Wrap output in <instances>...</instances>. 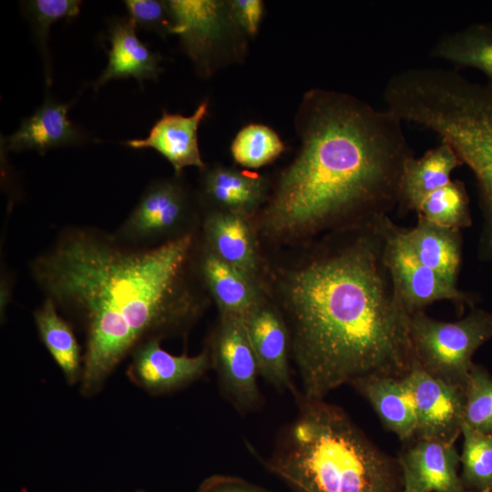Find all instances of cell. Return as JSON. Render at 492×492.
Masks as SVG:
<instances>
[{"label": "cell", "mask_w": 492, "mask_h": 492, "mask_svg": "<svg viewBox=\"0 0 492 492\" xmlns=\"http://www.w3.org/2000/svg\"><path fill=\"white\" fill-rule=\"evenodd\" d=\"M200 229L140 248L70 226L29 264L46 298L84 338L80 394L93 397L141 343L185 336L208 303Z\"/></svg>", "instance_id": "cell-1"}, {"label": "cell", "mask_w": 492, "mask_h": 492, "mask_svg": "<svg viewBox=\"0 0 492 492\" xmlns=\"http://www.w3.org/2000/svg\"><path fill=\"white\" fill-rule=\"evenodd\" d=\"M383 219L335 231L279 281L303 399L413 366L409 314L383 262Z\"/></svg>", "instance_id": "cell-2"}, {"label": "cell", "mask_w": 492, "mask_h": 492, "mask_svg": "<svg viewBox=\"0 0 492 492\" xmlns=\"http://www.w3.org/2000/svg\"><path fill=\"white\" fill-rule=\"evenodd\" d=\"M402 122L351 94L307 91L295 117L298 151L254 218L256 231L290 242L388 216L414 156Z\"/></svg>", "instance_id": "cell-3"}, {"label": "cell", "mask_w": 492, "mask_h": 492, "mask_svg": "<svg viewBox=\"0 0 492 492\" xmlns=\"http://www.w3.org/2000/svg\"><path fill=\"white\" fill-rule=\"evenodd\" d=\"M383 99L402 121L436 133L471 169L483 215L478 256L492 261V86L456 71L415 67L390 77Z\"/></svg>", "instance_id": "cell-4"}, {"label": "cell", "mask_w": 492, "mask_h": 492, "mask_svg": "<svg viewBox=\"0 0 492 492\" xmlns=\"http://www.w3.org/2000/svg\"><path fill=\"white\" fill-rule=\"evenodd\" d=\"M296 419L272 455L260 457L294 492H398V476L340 407L300 396Z\"/></svg>", "instance_id": "cell-5"}, {"label": "cell", "mask_w": 492, "mask_h": 492, "mask_svg": "<svg viewBox=\"0 0 492 492\" xmlns=\"http://www.w3.org/2000/svg\"><path fill=\"white\" fill-rule=\"evenodd\" d=\"M415 361L427 373L463 387L477 350L492 339V313L473 307L464 318L441 322L424 311L409 315Z\"/></svg>", "instance_id": "cell-6"}, {"label": "cell", "mask_w": 492, "mask_h": 492, "mask_svg": "<svg viewBox=\"0 0 492 492\" xmlns=\"http://www.w3.org/2000/svg\"><path fill=\"white\" fill-rule=\"evenodd\" d=\"M171 18L170 34L177 35L201 76H210L244 49L246 35L235 23L229 1H166Z\"/></svg>", "instance_id": "cell-7"}, {"label": "cell", "mask_w": 492, "mask_h": 492, "mask_svg": "<svg viewBox=\"0 0 492 492\" xmlns=\"http://www.w3.org/2000/svg\"><path fill=\"white\" fill-rule=\"evenodd\" d=\"M198 229L193 201L177 176L150 184L114 235L125 244L148 248Z\"/></svg>", "instance_id": "cell-8"}, {"label": "cell", "mask_w": 492, "mask_h": 492, "mask_svg": "<svg viewBox=\"0 0 492 492\" xmlns=\"http://www.w3.org/2000/svg\"><path fill=\"white\" fill-rule=\"evenodd\" d=\"M383 262L396 300L410 315L437 301H452L459 307H475L473 294L463 292L425 266L409 248L403 228L388 216L382 220Z\"/></svg>", "instance_id": "cell-9"}, {"label": "cell", "mask_w": 492, "mask_h": 492, "mask_svg": "<svg viewBox=\"0 0 492 492\" xmlns=\"http://www.w3.org/2000/svg\"><path fill=\"white\" fill-rule=\"evenodd\" d=\"M206 348L224 395L241 412L259 407V366L243 320L220 314Z\"/></svg>", "instance_id": "cell-10"}, {"label": "cell", "mask_w": 492, "mask_h": 492, "mask_svg": "<svg viewBox=\"0 0 492 492\" xmlns=\"http://www.w3.org/2000/svg\"><path fill=\"white\" fill-rule=\"evenodd\" d=\"M404 378L415 401L418 438L455 443L461 435L464 388L430 374L415 359Z\"/></svg>", "instance_id": "cell-11"}, {"label": "cell", "mask_w": 492, "mask_h": 492, "mask_svg": "<svg viewBox=\"0 0 492 492\" xmlns=\"http://www.w3.org/2000/svg\"><path fill=\"white\" fill-rule=\"evenodd\" d=\"M160 343L154 339L138 345L129 356L126 372L130 382L149 395H161L179 390L211 368L207 348L194 356L175 355L164 350Z\"/></svg>", "instance_id": "cell-12"}, {"label": "cell", "mask_w": 492, "mask_h": 492, "mask_svg": "<svg viewBox=\"0 0 492 492\" xmlns=\"http://www.w3.org/2000/svg\"><path fill=\"white\" fill-rule=\"evenodd\" d=\"M242 320L260 375L278 390L296 394L289 364L290 332L281 310L267 298Z\"/></svg>", "instance_id": "cell-13"}, {"label": "cell", "mask_w": 492, "mask_h": 492, "mask_svg": "<svg viewBox=\"0 0 492 492\" xmlns=\"http://www.w3.org/2000/svg\"><path fill=\"white\" fill-rule=\"evenodd\" d=\"M454 443L418 438L399 458L403 488L409 492H466Z\"/></svg>", "instance_id": "cell-14"}, {"label": "cell", "mask_w": 492, "mask_h": 492, "mask_svg": "<svg viewBox=\"0 0 492 492\" xmlns=\"http://www.w3.org/2000/svg\"><path fill=\"white\" fill-rule=\"evenodd\" d=\"M200 231L203 242L213 253L263 283L262 261L252 219L209 210L201 220Z\"/></svg>", "instance_id": "cell-15"}, {"label": "cell", "mask_w": 492, "mask_h": 492, "mask_svg": "<svg viewBox=\"0 0 492 492\" xmlns=\"http://www.w3.org/2000/svg\"><path fill=\"white\" fill-rule=\"evenodd\" d=\"M202 237V236H201ZM199 272L219 314L243 319L267 299L264 283L225 262L201 242Z\"/></svg>", "instance_id": "cell-16"}, {"label": "cell", "mask_w": 492, "mask_h": 492, "mask_svg": "<svg viewBox=\"0 0 492 492\" xmlns=\"http://www.w3.org/2000/svg\"><path fill=\"white\" fill-rule=\"evenodd\" d=\"M208 109L209 102L204 100L188 117L163 110L146 138L128 140L124 144L137 149H155L171 164L176 176L187 167L203 170L206 165L200 152L198 128Z\"/></svg>", "instance_id": "cell-17"}, {"label": "cell", "mask_w": 492, "mask_h": 492, "mask_svg": "<svg viewBox=\"0 0 492 492\" xmlns=\"http://www.w3.org/2000/svg\"><path fill=\"white\" fill-rule=\"evenodd\" d=\"M200 199L215 210L229 211L254 220L269 196L265 177L223 165L203 170Z\"/></svg>", "instance_id": "cell-18"}, {"label": "cell", "mask_w": 492, "mask_h": 492, "mask_svg": "<svg viewBox=\"0 0 492 492\" xmlns=\"http://www.w3.org/2000/svg\"><path fill=\"white\" fill-rule=\"evenodd\" d=\"M463 165L453 148L444 142L429 149L420 158H409L403 169L398 203L404 212L417 211L434 191L451 180V174Z\"/></svg>", "instance_id": "cell-19"}, {"label": "cell", "mask_w": 492, "mask_h": 492, "mask_svg": "<svg viewBox=\"0 0 492 492\" xmlns=\"http://www.w3.org/2000/svg\"><path fill=\"white\" fill-rule=\"evenodd\" d=\"M70 104L46 100L15 132L6 138L5 148L12 151L36 150L45 154L53 148L77 144L84 139L80 130L67 117Z\"/></svg>", "instance_id": "cell-20"}, {"label": "cell", "mask_w": 492, "mask_h": 492, "mask_svg": "<svg viewBox=\"0 0 492 492\" xmlns=\"http://www.w3.org/2000/svg\"><path fill=\"white\" fill-rule=\"evenodd\" d=\"M136 27L129 17L115 20L110 26L108 63L96 81V88L117 78L134 77L139 83L157 79L161 71L160 56L139 40Z\"/></svg>", "instance_id": "cell-21"}, {"label": "cell", "mask_w": 492, "mask_h": 492, "mask_svg": "<svg viewBox=\"0 0 492 492\" xmlns=\"http://www.w3.org/2000/svg\"><path fill=\"white\" fill-rule=\"evenodd\" d=\"M353 385L370 403L383 424L400 439L416 435L415 401L404 377L369 376Z\"/></svg>", "instance_id": "cell-22"}, {"label": "cell", "mask_w": 492, "mask_h": 492, "mask_svg": "<svg viewBox=\"0 0 492 492\" xmlns=\"http://www.w3.org/2000/svg\"><path fill=\"white\" fill-rule=\"evenodd\" d=\"M403 231L419 261L456 285L462 260L461 231L433 223L417 215L416 225Z\"/></svg>", "instance_id": "cell-23"}, {"label": "cell", "mask_w": 492, "mask_h": 492, "mask_svg": "<svg viewBox=\"0 0 492 492\" xmlns=\"http://www.w3.org/2000/svg\"><path fill=\"white\" fill-rule=\"evenodd\" d=\"M41 342L70 386L80 384L83 373V350L73 325L58 312L53 301L44 299L33 312Z\"/></svg>", "instance_id": "cell-24"}, {"label": "cell", "mask_w": 492, "mask_h": 492, "mask_svg": "<svg viewBox=\"0 0 492 492\" xmlns=\"http://www.w3.org/2000/svg\"><path fill=\"white\" fill-rule=\"evenodd\" d=\"M430 56L446 60L457 68L477 69L492 86V25L477 23L446 34L434 44Z\"/></svg>", "instance_id": "cell-25"}, {"label": "cell", "mask_w": 492, "mask_h": 492, "mask_svg": "<svg viewBox=\"0 0 492 492\" xmlns=\"http://www.w3.org/2000/svg\"><path fill=\"white\" fill-rule=\"evenodd\" d=\"M285 151L279 135L269 126L251 123L239 130L231 145L234 162L245 169L262 168Z\"/></svg>", "instance_id": "cell-26"}, {"label": "cell", "mask_w": 492, "mask_h": 492, "mask_svg": "<svg viewBox=\"0 0 492 492\" xmlns=\"http://www.w3.org/2000/svg\"><path fill=\"white\" fill-rule=\"evenodd\" d=\"M461 480L471 492H492V435L462 424Z\"/></svg>", "instance_id": "cell-27"}, {"label": "cell", "mask_w": 492, "mask_h": 492, "mask_svg": "<svg viewBox=\"0 0 492 492\" xmlns=\"http://www.w3.org/2000/svg\"><path fill=\"white\" fill-rule=\"evenodd\" d=\"M416 213L433 223L460 231L472 223L468 195L460 180L451 179L434 191Z\"/></svg>", "instance_id": "cell-28"}, {"label": "cell", "mask_w": 492, "mask_h": 492, "mask_svg": "<svg viewBox=\"0 0 492 492\" xmlns=\"http://www.w3.org/2000/svg\"><path fill=\"white\" fill-rule=\"evenodd\" d=\"M463 423L492 435V376L474 364L464 386Z\"/></svg>", "instance_id": "cell-29"}, {"label": "cell", "mask_w": 492, "mask_h": 492, "mask_svg": "<svg viewBox=\"0 0 492 492\" xmlns=\"http://www.w3.org/2000/svg\"><path fill=\"white\" fill-rule=\"evenodd\" d=\"M78 0H33L25 3V8L35 29L46 61V39L50 26L61 19L75 17L80 11Z\"/></svg>", "instance_id": "cell-30"}, {"label": "cell", "mask_w": 492, "mask_h": 492, "mask_svg": "<svg viewBox=\"0 0 492 492\" xmlns=\"http://www.w3.org/2000/svg\"><path fill=\"white\" fill-rule=\"evenodd\" d=\"M124 3L128 17L137 26L155 30L163 35L170 34L172 24L166 1L126 0Z\"/></svg>", "instance_id": "cell-31"}, {"label": "cell", "mask_w": 492, "mask_h": 492, "mask_svg": "<svg viewBox=\"0 0 492 492\" xmlns=\"http://www.w3.org/2000/svg\"><path fill=\"white\" fill-rule=\"evenodd\" d=\"M232 17L240 29L248 36H255L260 28L264 4L261 0L229 1Z\"/></svg>", "instance_id": "cell-32"}, {"label": "cell", "mask_w": 492, "mask_h": 492, "mask_svg": "<svg viewBox=\"0 0 492 492\" xmlns=\"http://www.w3.org/2000/svg\"><path fill=\"white\" fill-rule=\"evenodd\" d=\"M197 492H269L241 477L213 475L203 480Z\"/></svg>", "instance_id": "cell-33"}, {"label": "cell", "mask_w": 492, "mask_h": 492, "mask_svg": "<svg viewBox=\"0 0 492 492\" xmlns=\"http://www.w3.org/2000/svg\"><path fill=\"white\" fill-rule=\"evenodd\" d=\"M136 492H145V491L142 490V489H138V490H136Z\"/></svg>", "instance_id": "cell-34"}, {"label": "cell", "mask_w": 492, "mask_h": 492, "mask_svg": "<svg viewBox=\"0 0 492 492\" xmlns=\"http://www.w3.org/2000/svg\"><path fill=\"white\" fill-rule=\"evenodd\" d=\"M401 492H409V491H407V490H405V489L403 488V489L401 490Z\"/></svg>", "instance_id": "cell-35"}, {"label": "cell", "mask_w": 492, "mask_h": 492, "mask_svg": "<svg viewBox=\"0 0 492 492\" xmlns=\"http://www.w3.org/2000/svg\"><path fill=\"white\" fill-rule=\"evenodd\" d=\"M466 492H471V491L466 490Z\"/></svg>", "instance_id": "cell-36"}]
</instances>
